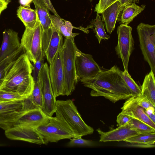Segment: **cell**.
<instances>
[{
	"mask_svg": "<svg viewBox=\"0 0 155 155\" xmlns=\"http://www.w3.org/2000/svg\"><path fill=\"white\" fill-rule=\"evenodd\" d=\"M117 65L102 71L94 79L81 81L84 86L92 89L93 97L102 96L113 103L127 99L132 96Z\"/></svg>",
	"mask_w": 155,
	"mask_h": 155,
	"instance_id": "obj_1",
	"label": "cell"
},
{
	"mask_svg": "<svg viewBox=\"0 0 155 155\" xmlns=\"http://www.w3.org/2000/svg\"><path fill=\"white\" fill-rule=\"evenodd\" d=\"M33 68L27 55L21 54L8 67L0 89L27 98L35 84L32 75Z\"/></svg>",
	"mask_w": 155,
	"mask_h": 155,
	"instance_id": "obj_2",
	"label": "cell"
},
{
	"mask_svg": "<svg viewBox=\"0 0 155 155\" xmlns=\"http://www.w3.org/2000/svg\"><path fill=\"white\" fill-rule=\"evenodd\" d=\"M55 113V117L64 122L75 137H82L93 133L94 129L84 122L72 100L57 101Z\"/></svg>",
	"mask_w": 155,
	"mask_h": 155,
	"instance_id": "obj_3",
	"label": "cell"
},
{
	"mask_svg": "<svg viewBox=\"0 0 155 155\" xmlns=\"http://www.w3.org/2000/svg\"><path fill=\"white\" fill-rule=\"evenodd\" d=\"M77 48L74 39L65 38L61 49L65 80L64 95H71L78 81L75 65V52Z\"/></svg>",
	"mask_w": 155,
	"mask_h": 155,
	"instance_id": "obj_4",
	"label": "cell"
},
{
	"mask_svg": "<svg viewBox=\"0 0 155 155\" xmlns=\"http://www.w3.org/2000/svg\"><path fill=\"white\" fill-rule=\"evenodd\" d=\"M42 26L38 18L33 28H25L21 39V45L23 52L33 64L45 57L42 48Z\"/></svg>",
	"mask_w": 155,
	"mask_h": 155,
	"instance_id": "obj_5",
	"label": "cell"
},
{
	"mask_svg": "<svg viewBox=\"0 0 155 155\" xmlns=\"http://www.w3.org/2000/svg\"><path fill=\"white\" fill-rule=\"evenodd\" d=\"M140 46L144 60L155 73V25L140 23L137 28Z\"/></svg>",
	"mask_w": 155,
	"mask_h": 155,
	"instance_id": "obj_6",
	"label": "cell"
},
{
	"mask_svg": "<svg viewBox=\"0 0 155 155\" xmlns=\"http://www.w3.org/2000/svg\"><path fill=\"white\" fill-rule=\"evenodd\" d=\"M36 129L45 144L49 142H57L62 139H70L75 137L68 126L56 117H51L48 123L38 127Z\"/></svg>",
	"mask_w": 155,
	"mask_h": 155,
	"instance_id": "obj_7",
	"label": "cell"
},
{
	"mask_svg": "<svg viewBox=\"0 0 155 155\" xmlns=\"http://www.w3.org/2000/svg\"><path fill=\"white\" fill-rule=\"evenodd\" d=\"M24 99L0 102V128L5 130L10 128L28 111Z\"/></svg>",
	"mask_w": 155,
	"mask_h": 155,
	"instance_id": "obj_8",
	"label": "cell"
},
{
	"mask_svg": "<svg viewBox=\"0 0 155 155\" xmlns=\"http://www.w3.org/2000/svg\"><path fill=\"white\" fill-rule=\"evenodd\" d=\"M40 83L43 104L41 109L47 115L52 117L55 113L57 100L51 82L49 66L44 63L38 74V79Z\"/></svg>",
	"mask_w": 155,
	"mask_h": 155,
	"instance_id": "obj_9",
	"label": "cell"
},
{
	"mask_svg": "<svg viewBox=\"0 0 155 155\" xmlns=\"http://www.w3.org/2000/svg\"><path fill=\"white\" fill-rule=\"evenodd\" d=\"M75 65L78 81L94 79L102 71L91 54L78 48L75 52Z\"/></svg>",
	"mask_w": 155,
	"mask_h": 155,
	"instance_id": "obj_10",
	"label": "cell"
},
{
	"mask_svg": "<svg viewBox=\"0 0 155 155\" xmlns=\"http://www.w3.org/2000/svg\"><path fill=\"white\" fill-rule=\"evenodd\" d=\"M132 30L131 27L124 24H120L117 30L118 43L115 50L118 58L121 59L124 70L127 71L129 58L134 49Z\"/></svg>",
	"mask_w": 155,
	"mask_h": 155,
	"instance_id": "obj_11",
	"label": "cell"
},
{
	"mask_svg": "<svg viewBox=\"0 0 155 155\" xmlns=\"http://www.w3.org/2000/svg\"><path fill=\"white\" fill-rule=\"evenodd\" d=\"M63 36L51 25L47 30L43 31L42 34V48L43 51L49 64L59 50L62 47Z\"/></svg>",
	"mask_w": 155,
	"mask_h": 155,
	"instance_id": "obj_12",
	"label": "cell"
},
{
	"mask_svg": "<svg viewBox=\"0 0 155 155\" xmlns=\"http://www.w3.org/2000/svg\"><path fill=\"white\" fill-rule=\"evenodd\" d=\"M62 47L58 51L49 67L51 82L56 97L64 95L65 80L62 66Z\"/></svg>",
	"mask_w": 155,
	"mask_h": 155,
	"instance_id": "obj_13",
	"label": "cell"
},
{
	"mask_svg": "<svg viewBox=\"0 0 155 155\" xmlns=\"http://www.w3.org/2000/svg\"><path fill=\"white\" fill-rule=\"evenodd\" d=\"M7 138L12 140H20L41 145L44 141L36 128L22 124H16L5 130Z\"/></svg>",
	"mask_w": 155,
	"mask_h": 155,
	"instance_id": "obj_14",
	"label": "cell"
},
{
	"mask_svg": "<svg viewBox=\"0 0 155 155\" xmlns=\"http://www.w3.org/2000/svg\"><path fill=\"white\" fill-rule=\"evenodd\" d=\"M97 131L100 135L99 141L103 142L124 141L139 134L127 124L107 132L103 131L100 128Z\"/></svg>",
	"mask_w": 155,
	"mask_h": 155,
	"instance_id": "obj_15",
	"label": "cell"
},
{
	"mask_svg": "<svg viewBox=\"0 0 155 155\" xmlns=\"http://www.w3.org/2000/svg\"><path fill=\"white\" fill-rule=\"evenodd\" d=\"M121 109L122 113L140 120L155 129V123L147 115L145 109L137 104L135 97L132 96L127 99Z\"/></svg>",
	"mask_w": 155,
	"mask_h": 155,
	"instance_id": "obj_16",
	"label": "cell"
},
{
	"mask_svg": "<svg viewBox=\"0 0 155 155\" xmlns=\"http://www.w3.org/2000/svg\"><path fill=\"white\" fill-rule=\"evenodd\" d=\"M21 46L18 33L11 29L3 32V39L0 48V62L10 56Z\"/></svg>",
	"mask_w": 155,
	"mask_h": 155,
	"instance_id": "obj_17",
	"label": "cell"
},
{
	"mask_svg": "<svg viewBox=\"0 0 155 155\" xmlns=\"http://www.w3.org/2000/svg\"><path fill=\"white\" fill-rule=\"evenodd\" d=\"M50 117L46 114L41 108H37L27 112L16 124H24L36 128L48 123Z\"/></svg>",
	"mask_w": 155,
	"mask_h": 155,
	"instance_id": "obj_18",
	"label": "cell"
},
{
	"mask_svg": "<svg viewBox=\"0 0 155 155\" xmlns=\"http://www.w3.org/2000/svg\"><path fill=\"white\" fill-rule=\"evenodd\" d=\"M120 11V2L118 0L110 5L101 14L107 31L110 34L114 29L117 17Z\"/></svg>",
	"mask_w": 155,
	"mask_h": 155,
	"instance_id": "obj_19",
	"label": "cell"
},
{
	"mask_svg": "<svg viewBox=\"0 0 155 155\" xmlns=\"http://www.w3.org/2000/svg\"><path fill=\"white\" fill-rule=\"evenodd\" d=\"M145 8V5L139 6L135 3L126 5L120 12L117 20L120 24L128 25Z\"/></svg>",
	"mask_w": 155,
	"mask_h": 155,
	"instance_id": "obj_20",
	"label": "cell"
},
{
	"mask_svg": "<svg viewBox=\"0 0 155 155\" xmlns=\"http://www.w3.org/2000/svg\"><path fill=\"white\" fill-rule=\"evenodd\" d=\"M17 15L25 28L29 29L34 28L38 18L35 9L31 8L30 6L20 5L17 11Z\"/></svg>",
	"mask_w": 155,
	"mask_h": 155,
	"instance_id": "obj_21",
	"label": "cell"
},
{
	"mask_svg": "<svg viewBox=\"0 0 155 155\" xmlns=\"http://www.w3.org/2000/svg\"><path fill=\"white\" fill-rule=\"evenodd\" d=\"M49 16L53 26L65 38L74 39L75 37L79 34L72 32L74 27L69 21L58 18L55 15L50 14Z\"/></svg>",
	"mask_w": 155,
	"mask_h": 155,
	"instance_id": "obj_22",
	"label": "cell"
},
{
	"mask_svg": "<svg viewBox=\"0 0 155 155\" xmlns=\"http://www.w3.org/2000/svg\"><path fill=\"white\" fill-rule=\"evenodd\" d=\"M28 111L38 108H41L43 104L42 95L40 82L38 80L31 95L24 99Z\"/></svg>",
	"mask_w": 155,
	"mask_h": 155,
	"instance_id": "obj_23",
	"label": "cell"
},
{
	"mask_svg": "<svg viewBox=\"0 0 155 155\" xmlns=\"http://www.w3.org/2000/svg\"><path fill=\"white\" fill-rule=\"evenodd\" d=\"M34 4L38 19L42 26L43 31L48 30L51 25L49 10L43 0H32Z\"/></svg>",
	"mask_w": 155,
	"mask_h": 155,
	"instance_id": "obj_24",
	"label": "cell"
},
{
	"mask_svg": "<svg viewBox=\"0 0 155 155\" xmlns=\"http://www.w3.org/2000/svg\"><path fill=\"white\" fill-rule=\"evenodd\" d=\"M155 74L152 70L145 76L140 87L141 94L146 96L155 106Z\"/></svg>",
	"mask_w": 155,
	"mask_h": 155,
	"instance_id": "obj_25",
	"label": "cell"
},
{
	"mask_svg": "<svg viewBox=\"0 0 155 155\" xmlns=\"http://www.w3.org/2000/svg\"><path fill=\"white\" fill-rule=\"evenodd\" d=\"M87 27V29H93L99 44L102 40H108L110 38V36L106 33L104 28V21L99 14H96V18L91 20Z\"/></svg>",
	"mask_w": 155,
	"mask_h": 155,
	"instance_id": "obj_26",
	"label": "cell"
},
{
	"mask_svg": "<svg viewBox=\"0 0 155 155\" xmlns=\"http://www.w3.org/2000/svg\"><path fill=\"white\" fill-rule=\"evenodd\" d=\"M23 51L21 46L16 51L0 62V88L2 83L6 70L9 65Z\"/></svg>",
	"mask_w": 155,
	"mask_h": 155,
	"instance_id": "obj_27",
	"label": "cell"
},
{
	"mask_svg": "<svg viewBox=\"0 0 155 155\" xmlns=\"http://www.w3.org/2000/svg\"><path fill=\"white\" fill-rule=\"evenodd\" d=\"M124 141L129 143H141L155 145V132L139 134Z\"/></svg>",
	"mask_w": 155,
	"mask_h": 155,
	"instance_id": "obj_28",
	"label": "cell"
},
{
	"mask_svg": "<svg viewBox=\"0 0 155 155\" xmlns=\"http://www.w3.org/2000/svg\"><path fill=\"white\" fill-rule=\"evenodd\" d=\"M127 124L139 134L155 132V129L138 119L132 118Z\"/></svg>",
	"mask_w": 155,
	"mask_h": 155,
	"instance_id": "obj_29",
	"label": "cell"
},
{
	"mask_svg": "<svg viewBox=\"0 0 155 155\" xmlns=\"http://www.w3.org/2000/svg\"><path fill=\"white\" fill-rule=\"evenodd\" d=\"M121 76L132 94V96L137 97L141 94V89L131 78L128 71H121Z\"/></svg>",
	"mask_w": 155,
	"mask_h": 155,
	"instance_id": "obj_30",
	"label": "cell"
},
{
	"mask_svg": "<svg viewBox=\"0 0 155 155\" xmlns=\"http://www.w3.org/2000/svg\"><path fill=\"white\" fill-rule=\"evenodd\" d=\"M81 137H74L70 139L68 146L69 147H91L94 145V143L92 141L83 139Z\"/></svg>",
	"mask_w": 155,
	"mask_h": 155,
	"instance_id": "obj_31",
	"label": "cell"
},
{
	"mask_svg": "<svg viewBox=\"0 0 155 155\" xmlns=\"http://www.w3.org/2000/svg\"><path fill=\"white\" fill-rule=\"evenodd\" d=\"M25 98L17 94L0 89V102L23 100Z\"/></svg>",
	"mask_w": 155,
	"mask_h": 155,
	"instance_id": "obj_32",
	"label": "cell"
},
{
	"mask_svg": "<svg viewBox=\"0 0 155 155\" xmlns=\"http://www.w3.org/2000/svg\"><path fill=\"white\" fill-rule=\"evenodd\" d=\"M118 0H99L96 4L94 11L101 14L105 9Z\"/></svg>",
	"mask_w": 155,
	"mask_h": 155,
	"instance_id": "obj_33",
	"label": "cell"
},
{
	"mask_svg": "<svg viewBox=\"0 0 155 155\" xmlns=\"http://www.w3.org/2000/svg\"><path fill=\"white\" fill-rule=\"evenodd\" d=\"M44 58H41L33 64V69L32 74L35 82L38 80V77L41 69L44 64Z\"/></svg>",
	"mask_w": 155,
	"mask_h": 155,
	"instance_id": "obj_34",
	"label": "cell"
},
{
	"mask_svg": "<svg viewBox=\"0 0 155 155\" xmlns=\"http://www.w3.org/2000/svg\"><path fill=\"white\" fill-rule=\"evenodd\" d=\"M136 97L137 104L144 109H146L150 107H155L144 95L141 94L140 96Z\"/></svg>",
	"mask_w": 155,
	"mask_h": 155,
	"instance_id": "obj_35",
	"label": "cell"
},
{
	"mask_svg": "<svg viewBox=\"0 0 155 155\" xmlns=\"http://www.w3.org/2000/svg\"><path fill=\"white\" fill-rule=\"evenodd\" d=\"M130 117L121 112L117 117L116 121L119 126L124 125L132 118Z\"/></svg>",
	"mask_w": 155,
	"mask_h": 155,
	"instance_id": "obj_36",
	"label": "cell"
},
{
	"mask_svg": "<svg viewBox=\"0 0 155 155\" xmlns=\"http://www.w3.org/2000/svg\"><path fill=\"white\" fill-rule=\"evenodd\" d=\"M126 144V146L132 147L148 148L154 147L155 145H150L141 143H129Z\"/></svg>",
	"mask_w": 155,
	"mask_h": 155,
	"instance_id": "obj_37",
	"label": "cell"
},
{
	"mask_svg": "<svg viewBox=\"0 0 155 155\" xmlns=\"http://www.w3.org/2000/svg\"><path fill=\"white\" fill-rule=\"evenodd\" d=\"M43 1L49 10L52 12L54 15L59 18H60L54 8L50 0H44Z\"/></svg>",
	"mask_w": 155,
	"mask_h": 155,
	"instance_id": "obj_38",
	"label": "cell"
},
{
	"mask_svg": "<svg viewBox=\"0 0 155 155\" xmlns=\"http://www.w3.org/2000/svg\"><path fill=\"white\" fill-rule=\"evenodd\" d=\"M120 2V8L121 11L123 8L126 5L133 3H138L139 0H118Z\"/></svg>",
	"mask_w": 155,
	"mask_h": 155,
	"instance_id": "obj_39",
	"label": "cell"
},
{
	"mask_svg": "<svg viewBox=\"0 0 155 155\" xmlns=\"http://www.w3.org/2000/svg\"><path fill=\"white\" fill-rule=\"evenodd\" d=\"M8 5V4L0 0V15L2 12L7 8Z\"/></svg>",
	"mask_w": 155,
	"mask_h": 155,
	"instance_id": "obj_40",
	"label": "cell"
},
{
	"mask_svg": "<svg viewBox=\"0 0 155 155\" xmlns=\"http://www.w3.org/2000/svg\"><path fill=\"white\" fill-rule=\"evenodd\" d=\"M32 0H19L21 5L24 6H30V4Z\"/></svg>",
	"mask_w": 155,
	"mask_h": 155,
	"instance_id": "obj_41",
	"label": "cell"
},
{
	"mask_svg": "<svg viewBox=\"0 0 155 155\" xmlns=\"http://www.w3.org/2000/svg\"><path fill=\"white\" fill-rule=\"evenodd\" d=\"M145 112L147 115L148 116L155 112V107H150L146 109H145Z\"/></svg>",
	"mask_w": 155,
	"mask_h": 155,
	"instance_id": "obj_42",
	"label": "cell"
},
{
	"mask_svg": "<svg viewBox=\"0 0 155 155\" xmlns=\"http://www.w3.org/2000/svg\"><path fill=\"white\" fill-rule=\"evenodd\" d=\"M148 117L154 123H155V112H154L150 115Z\"/></svg>",
	"mask_w": 155,
	"mask_h": 155,
	"instance_id": "obj_43",
	"label": "cell"
},
{
	"mask_svg": "<svg viewBox=\"0 0 155 155\" xmlns=\"http://www.w3.org/2000/svg\"><path fill=\"white\" fill-rule=\"evenodd\" d=\"M1 0L4 1V2H5L8 4L11 2L10 0Z\"/></svg>",
	"mask_w": 155,
	"mask_h": 155,
	"instance_id": "obj_44",
	"label": "cell"
},
{
	"mask_svg": "<svg viewBox=\"0 0 155 155\" xmlns=\"http://www.w3.org/2000/svg\"><path fill=\"white\" fill-rule=\"evenodd\" d=\"M88 0L89 1L91 2L92 1V0Z\"/></svg>",
	"mask_w": 155,
	"mask_h": 155,
	"instance_id": "obj_45",
	"label": "cell"
},
{
	"mask_svg": "<svg viewBox=\"0 0 155 155\" xmlns=\"http://www.w3.org/2000/svg\"></svg>",
	"mask_w": 155,
	"mask_h": 155,
	"instance_id": "obj_46",
	"label": "cell"
},
{
	"mask_svg": "<svg viewBox=\"0 0 155 155\" xmlns=\"http://www.w3.org/2000/svg\"></svg>",
	"mask_w": 155,
	"mask_h": 155,
	"instance_id": "obj_47",
	"label": "cell"
}]
</instances>
